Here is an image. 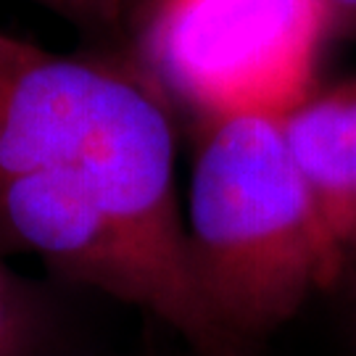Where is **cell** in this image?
Segmentation results:
<instances>
[{
	"label": "cell",
	"mask_w": 356,
	"mask_h": 356,
	"mask_svg": "<svg viewBox=\"0 0 356 356\" xmlns=\"http://www.w3.org/2000/svg\"><path fill=\"white\" fill-rule=\"evenodd\" d=\"M280 127L343 267L356 251V76L309 92Z\"/></svg>",
	"instance_id": "4"
},
{
	"label": "cell",
	"mask_w": 356,
	"mask_h": 356,
	"mask_svg": "<svg viewBox=\"0 0 356 356\" xmlns=\"http://www.w3.org/2000/svg\"><path fill=\"white\" fill-rule=\"evenodd\" d=\"M185 238L195 288L245 348L338 282L341 254L293 159L280 116H229L195 127Z\"/></svg>",
	"instance_id": "2"
},
{
	"label": "cell",
	"mask_w": 356,
	"mask_h": 356,
	"mask_svg": "<svg viewBox=\"0 0 356 356\" xmlns=\"http://www.w3.org/2000/svg\"><path fill=\"white\" fill-rule=\"evenodd\" d=\"M175 166V114L124 58L0 32V254L138 306L195 356H245L195 288Z\"/></svg>",
	"instance_id": "1"
},
{
	"label": "cell",
	"mask_w": 356,
	"mask_h": 356,
	"mask_svg": "<svg viewBox=\"0 0 356 356\" xmlns=\"http://www.w3.org/2000/svg\"><path fill=\"white\" fill-rule=\"evenodd\" d=\"M119 26L124 61L195 127L288 114L332 35L319 0H124Z\"/></svg>",
	"instance_id": "3"
},
{
	"label": "cell",
	"mask_w": 356,
	"mask_h": 356,
	"mask_svg": "<svg viewBox=\"0 0 356 356\" xmlns=\"http://www.w3.org/2000/svg\"><path fill=\"white\" fill-rule=\"evenodd\" d=\"M35 301H42L40 291L22 275H16L6 264V256L0 254V312L19 309V306L35 304Z\"/></svg>",
	"instance_id": "7"
},
{
	"label": "cell",
	"mask_w": 356,
	"mask_h": 356,
	"mask_svg": "<svg viewBox=\"0 0 356 356\" xmlns=\"http://www.w3.org/2000/svg\"><path fill=\"white\" fill-rule=\"evenodd\" d=\"M327 13L332 35L356 38V0H319Z\"/></svg>",
	"instance_id": "8"
},
{
	"label": "cell",
	"mask_w": 356,
	"mask_h": 356,
	"mask_svg": "<svg viewBox=\"0 0 356 356\" xmlns=\"http://www.w3.org/2000/svg\"><path fill=\"white\" fill-rule=\"evenodd\" d=\"M48 304H35L0 312V356H42L48 343Z\"/></svg>",
	"instance_id": "5"
},
{
	"label": "cell",
	"mask_w": 356,
	"mask_h": 356,
	"mask_svg": "<svg viewBox=\"0 0 356 356\" xmlns=\"http://www.w3.org/2000/svg\"><path fill=\"white\" fill-rule=\"evenodd\" d=\"M32 3L90 32L119 29L124 11V0H32Z\"/></svg>",
	"instance_id": "6"
},
{
	"label": "cell",
	"mask_w": 356,
	"mask_h": 356,
	"mask_svg": "<svg viewBox=\"0 0 356 356\" xmlns=\"http://www.w3.org/2000/svg\"><path fill=\"white\" fill-rule=\"evenodd\" d=\"M338 282H343L346 288H348V296H351V304L356 309V251L343 259V267H341V275H338ZM335 282V285H338Z\"/></svg>",
	"instance_id": "9"
}]
</instances>
